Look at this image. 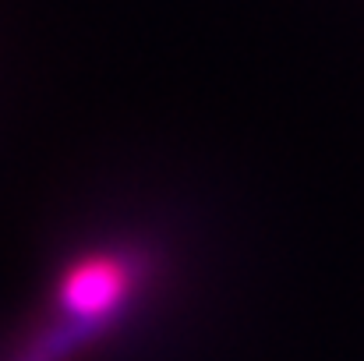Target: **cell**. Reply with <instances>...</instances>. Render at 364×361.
I'll list each match as a JSON object with an SVG mask.
<instances>
[{"instance_id": "6da1fadb", "label": "cell", "mask_w": 364, "mask_h": 361, "mask_svg": "<svg viewBox=\"0 0 364 361\" xmlns=\"http://www.w3.org/2000/svg\"><path fill=\"white\" fill-rule=\"evenodd\" d=\"M141 280V262L134 255H92L75 262L57 291V319L32 340L39 361H64L78 347L103 337L124 315L134 287Z\"/></svg>"}, {"instance_id": "7a4b0ae2", "label": "cell", "mask_w": 364, "mask_h": 361, "mask_svg": "<svg viewBox=\"0 0 364 361\" xmlns=\"http://www.w3.org/2000/svg\"><path fill=\"white\" fill-rule=\"evenodd\" d=\"M21 361H39V358H36V355H32V351H25V358H21Z\"/></svg>"}]
</instances>
